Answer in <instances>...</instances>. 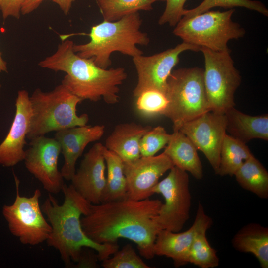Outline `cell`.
<instances>
[{
    "instance_id": "18",
    "label": "cell",
    "mask_w": 268,
    "mask_h": 268,
    "mask_svg": "<svg viewBox=\"0 0 268 268\" xmlns=\"http://www.w3.org/2000/svg\"><path fill=\"white\" fill-rule=\"evenodd\" d=\"M105 131L104 125L80 126L56 132L55 139L59 143L64 162L61 169L64 179L71 180L76 172L75 165L87 145L99 140Z\"/></svg>"
},
{
    "instance_id": "3",
    "label": "cell",
    "mask_w": 268,
    "mask_h": 268,
    "mask_svg": "<svg viewBox=\"0 0 268 268\" xmlns=\"http://www.w3.org/2000/svg\"><path fill=\"white\" fill-rule=\"evenodd\" d=\"M74 43L65 40L52 55L40 61L42 68L66 73L62 83L83 101L96 102L101 99L108 104L119 102V86L127 78L124 68L103 69L91 59L80 57L73 51Z\"/></svg>"
},
{
    "instance_id": "37",
    "label": "cell",
    "mask_w": 268,
    "mask_h": 268,
    "mask_svg": "<svg viewBox=\"0 0 268 268\" xmlns=\"http://www.w3.org/2000/svg\"><path fill=\"white\" fill-rule=\"evenodd\" d=\"M7 71V64L6 62L3 59L1 53L0 51V72Z\"/></svg>"
},
{
    "instance_id": "22",
    "label": "cell",
    "mask_w": 268,
    "mask_h": 268,
    "mask_svg": "<svg viewBox=\"0 0 268 268\" xmlns=\"http://www.w3.org/2000/svg\"><path fill=\"white\" fill-rule=\"evenodd\" d=\"M237 251L252 254L262 268H268V228L257 223L242 227L232 240Z\"/></svg>"
},
{
    "instance_id": "7",
    "label": "cell",
    "mask_w": 268,
    "mask_h": 268,
    "mask_svg": "<svg viewBox=\"0 0 268 268\" xmlns=\"http://www.w3.org/2000/svg\"><path fill=\"white\" fill-rule=\"evenodd\" d=\"M234 9L208 10L191 17H182L173 33L183 42L215 51L229 50L227 43L245 34V29L233 21Z\"/></svg>"
},
{
    "instance_id": "28",
    "label": "cell",
    "mask_w": 268,
    "mask_h": 268,
    "mask_svg": "<svg viewBox=\"0 0 268 268\" xmlns=\"http://www.w3.org/2000/svg\"><path fill=\"white\" fill-rule=\"evenodd\" d=\"M220 7L224 9H233L240 7L257 11L268 16V10L261 2L252 0H203L198 6L191 9H185L182 17L188 18L202 13L210 9Z\"/></svg>"
},
{
    "instance_id": "2",
    "label": "cell",
    "mask_w": 268,
    "mask_h": 268,
    "mask_svg": "<svg viewBox=\"0 0 268 268\" xmlns=\"http://www.w3.org/2000/svg\"><path fill=\"white\" fill-rule=\"evenodd\" d=\"M62 204L49 193L41 207L51 225L52 231L47 239L48 245L57 250L66 266L79 261L84 248L97 252L99 261L113 255L118 243L99 244L91 240L83 231L81 217L89 211L91 203L79 194L70 184H64Z\"/></svg>"
},
{
    "instance_id": "25",
    "label": "cell",
    "mask_w": 268,
    "mask_h": 268,
    "mask_svg": "<svg viewBox=\"0 0 268 268\" xmlns=\"http://www.w3.org/2000/svg\"><path fill=\"white\" fill-rule=\"evenodd\" d=\"M253 155L246 144L226 134L222 143L219 165L216 174L234 176L243 163Z\"/></svg>"
},
{
    "instance_id": "27",
    "label": "cell",
    "mask_w": 268,
    "mask_h": 268,
    "mask_svg": "<svg viewBox=\"0 0 268 268\" xmlns=\"http://www.w3.org/2000/svg\"><path fill=\"white\" fill-rule=\"evenodd\" d=\"M208 229L199 231L191 245L188 263L201 268H213L219 265V259L216 251L209 244L206 236Z\"/></svg>"
},
{
    "instance_id": "8",
    "label": "cell",
    "mask_w": 268,
    "mask_h": 268,
    "mask_svg": "<svg viewBox=\"0 0 268 268\" xmlns=\"http://www.w3.org/2000/svg\"><path fill=\"white\" fill-rule=\"evenodd\" d=\"M204 59L203 81L210 111L224 114L235 106L234 94L241 78L230 50L215 51L201 47Z\"/></svg>"
},
{
    "instance_id": "13",
    "label": "cell",
    "mask_w": 268,
    "mask_h": 268,
    "mask_svg": "<svg viewBox=\"0 0 268 268\" xmlns=\"http://www.w3.org/2000/svg\"><path fill=\"white\" fill-rule=\"evenodd\" d=\"M226 127L224 114L209 111L185 123L179 129L203 152L215 174L219 168Z\"/></svg>"
},
{
    "instance_id": "26",
    "label": "cell",
    "mask_w": 268,
    "mask_h": 268,
    "mask_svg": "<svg viewBox=\"0 0 268 268\" xmlns=\"http://www.w3.org/2000/svg\"><path fill=\"white\" fill-rule=\"evenodd\" d=\"M165 0H97L104 20L115 21L140 10L150 11L152 4Z\"/></svg>"
},
{
    "instance_id": "5",
    "label": "cell",
    "mask_w": 268,
    "mask_h": 268,
    "mask_svg": "<svg viewBox=\"0 0 268 268\" xmlns=\"http://www.w3.org/2000/svg\"><path fill=\"white\" fill-rule=\"evenodd\" d=\"M29 100L31 117L27 138L31 140L47 133L86 125L89 116L78 115L76 107L83 100L62 84L50 92L36 89Z\"/></svg>"
},
{
    "instance_id": "9",
    "label": "cell",
    "mask_w": 268,
    "mask_h": 268,
    "mask_svg": "<svg viewBox=\"0 0 268 268\" xmlns=\"http://www.w3.org/2000/svg\"><path fill=\"white\" fill-rule=\"evenodd\" d=\"M16 184V197L13 203L4 205L2 213L6 220L10 233L24 245L35 246L48 238L52 228L45 219L39 199L41 193L35 190L30 197L21 196L19 193V181L14 174Z\"/></svg>"
},
{
    "instance_id": "16",
    "label": "cell",
    "mask_w": 268,
    "mask_h": 268,
    "mask_svg": "<svg viewBox=\"0 0 268 268\" xmlns=\"http://www.w3.org/2000/svg\"><path fill=\"white\" fill-rule=\"evenodd\" d=\"M212 220L205 212L203 205L199 202L195 220L192 226L182 232L160 230L154 244L155 255L171 258L175 267L188 264V255L192 243L197 233L203 228L209 229Z\"/></svg>"
},
{
    "instance_id": "14",
    "label": "cell",
    "mask_w": 268,
    "mask_h": 268,
    "mask_svg": "<svg viewBox=\"0 0 268 268\" xmlns=\"http://www.w3.org/2000/svg\"><path fill=\"white\" fill-rule=\"evenodd\" d=\"M174 166L164 152L149 157L141 156L130 162H124L127 183V199L141 201L153 195L152 190L160 178Z\"/></svg>"
},
{
    "instance_id": "36",
    "label": "cell",
    "mask_w": 268,
    "mask_h": 268,
    "mask_svg": "<svg viewBox=\"0 0 268 268\" xmlns=\"http://www.w3.org/2000/svg\"><path fill=\"white\" fill-rule=\"evenodd\" d=\"M45 0H50L56 3L64 13L67 15L71 9L72 3L76 0H42V2Z\"/></svg>"
},
{
    "instance_id": "17",
    "label": "cell",
    "mask_w": 268,
    "mask_h": 268,
    "mask_svg": "<svg viewBox=\"0 0 268 268\" xmlns=\"http://www.w3.org/2000/svg\"><path fill=\"white\" fill-rule=\"evenodd\" d=\"M14 118L6 137L0 144V165L13 167L24 160V146L31 117L28 92H18Z\"/></svg>"
},
{
    "instance_id": "33",
    "label": "cell",
    "mask_w": 268,
    "mask_h": 268,
    "mask_svg": "<svg viewBox=\"0 0 268 268\" xmlns=\"http://www.w3.org/2000/svg\"><path fill=\"white\" fill-rule=\"evenodd\" d=\"M24 0H0V10L4 19L9 16L19 19Z\"/></svg>"
},
{
    "instance_id": "15",
    "label": "cell",
    "mask_w": 268,
    "mask_h": 268,
    "mask_svg": "<svg viewBox=\"0 0 268 268\" xmlns=\"http://www.w3.org/2000/svg\"><path fill=\"white\" fill-rule=\"evenodd\" d=\"M104 147L100 142L94 144L70 180L76 191L92 204L102 202L106 185Z\"/></svg>"
},
{
    "instance_id": "29",
    "label": "cell",
    "mask_w": 268,
    "mask_h": 268,
    "mask_svg": "<svg viewBox=\"0 0 268 268\" xmlns=\"http://www.w3.org/2000/svg\"><path fill=\"white\" fill-rule=\"evenodd\" d=\"M136 99L137 110L148 117L164 115L168 102L165 94L154 89L142 92Z\"/></svg>"
},
{
    "instance_id": "1",
    "label": "cell",
    "mask_w": 268,
    "mask_h": 268,
    "mask_svg": "<svg viewBox=\"0 0 268 268\" xmlns=\"http://www.w3.org/2000/svg\"><path fill=\"white\" fill-rule=\"evenodd\" d=\"M158 199H125L91 204L81 217L85 234L99 244L117 243L120 238L135 243L140 254L149 260L155 256V242L160 230L155 218L162 204Z\"/></svg>"
},
{
    "instance_id": "35",
    "label": "cell",
    "mask_w": 268,
    "mask_h": 268,
    "mask_svg": "<svg viewBox=\"0 0 268 268\" xmlns=\"http://www.w3.org/2000/svg\"><path fill=\"white\" fill-rule=\"evenodd\" d=\"M42 2V0H24L21 13L22 15L31 13L38 8Z\"/></svg>"
},
{
    "instance_id": "19",
    "label": "cell",
    "mask_w": 268,
    "mask_h": 268,
    "mask_svg": "<svg viewBox=\"0 0 268 268\" xmlns=\"http://www.w3.org/2000/svg\"><path fill=\"white\" fill-rule=\"evenodd\" d=\"M152 127L134 122L116 125L105 140V147L118 155L124 162L141 157L139 143L142 136Z\"/></svg>"
},
{
    "instance_id": "12",
    "label": "cell",
    "mask_w": 268,
    "mask_h": 268,
    "mask_svg": "<svg viewBox=\"0 0 268 268\" xmlns=\"http://www.w3.org/2000/svg\"><path fill=\"white\" fill-rule=\"evenodd\" d=\"M25 150V168L42 185L49 193L57 194L62 191L64 178L58 169L61 147L55 138L45 135L31 140Z\"/></svg>"
},
{
    "instance_id": "21",
    "label": "cell",
    "mask_w": 268,
    "mask_h": 268,
    "mask_svg": "<svg viewBox=\"0 0 268 268\" xmlns=\"http://www.w3.org/2000/svg\"><path fill=\"white\" fill-rule=\"evenodd\" d=\"M197 150L192 141L178 130L173 131L163 152L174 166L189 172L196 179L201 180L203 178V172Z\"/></svg>"
},
{
    "instance_id": "34",
    "label": "cell",
    "mask_w": 268,
    "mask_h": 268,
    "mask_svg": "<svg viewBox=\"0 0 268 268\" xmlns=\"http://www.w3.org/2000/svg\"><path fill=\"white\" fill-rule=\"evenodd\" d=\"M97 255H95L91 251L85 252L82 250L81 255L77 266L80 268H97Z\"/></svg>"
},
{
    "instance_id": "31",
    "label": "cell",
    "mask_w": 268,
    "mask_h": 268,
    "mask_svg": "<svg viewBox=\"0 0 268 268\" xmlns=\"http://www.w3.org/2000/svg\"><path fill=\"white\" fill-rule=\"evenodd\" d=\"M171 134L167 132L164 127L158 126L151 128L141 137L139 143L141 156H154L168 143Z\"/></svg>"
},
{
    "instance_id": "10",
    "label": "cell",
    "mask_w": 268,
    "mask_h": 268,
    "mask_svg": "<svg viewBox=\"0 0 268 268\" xmlns=\"http://www.w3.org/2000/svg\"><path fill=\"white\" fill-rule=\"evenodd\" d=\"M164 198L155 221L160 230L178 232L189 218L191 195L187 173L173 166L168 175L158 182L152 190Z\"/></svg>"
},
{
    "instance_id": "24",
    "label": "cell",
    "mask_w": 268,
    "mask_h": 268,
    "mask_svg": "<svg viewBox=\"0 0 268 268\" xmlns=\"http://www.w3.org/2000/svg\"><path fill=\"white\" fill-rule=\"evenodd\" d=\"M107 175L103 202L127 199V183L124 172V162L114 152L104 147Z\"/></svg>"
},
{
    "instance_id": "6",
    "label": "cell",
    "mask_w": 268,
    "mask_h": 268,
    "mask_svg": "<svg viewBox=\"0 0 268 268\" xmlns=\"http://www.w3.org/2000/svg\"><path fill=\"white\" fill-rule=\"evenodd\" d=\"M168 105L164 115L173 131L185 123L210 111L203 81V69L181 68L172 71L167 81Z\"/></svg>"
},
{
    "instance_id": "4",
    "label": "cell",
    "mask_w": 268,
    "mask_h": 268,
    "mask_svg": "<svg viewBox=\"0 0 268 268\" xmlns=\"http://www.w3.org/2000/svg\"><path fill=\"white\" fill-rule=\"evenodd\" d=\"M142 23L138 12L124 16L115 21L104 20L92 27L90 41L75 44L73 51L79 56L91 59L99 67L107 69L114 52L132 58L143 55L137 45L146 46L150 42L147 34L140 29Z\"/></svg>"
},
{
    "instance_id": "30",
    "label": "cell",
    "mask_w": 268,
    "mask_h": 268,
    "mask_svg": "<svg viewBox=\"0 0 268 268\" xmlns=\"http://www.w3.org/2000/svg\"><path fill=\"white\" fill-rule=\"evenodd\" d=\"M112 257L102 261L104 268H151L137 254L131 244L125 245L118 250Z\"/></svg>"
},
{
    "instance_id": "32",
    "label": "cell",
    "mask_w": 268,
    "mask_h": 268,
    "mask_svg": "<svg viewBox=\"0 0 268 268\" xmlns=\"http://www.w3.org/2000/svg\"><path fill=\"white\" fill-rule=\"evenodd\" d=\"M187 0H165L166 7L158 24L160 25L168 24L171 27H175L183 16L184 6Z\"/></svg>"
},
{
    "instance_id": "20",
    "label": "cell",
    "mask_w": 268,
    "mask_h": 268,
    "mask_svg": "<svg viewBox=\"0 0 268 268\" xmlns=\"http://www.w3.org/2000/svg\"><path fill=\"white\" fill-rule=\"evenodd\" d=\"M226 131L234 138L246 144L253 139L268 140V115L251 116L234 107L225 113Z\"/></svg>"
},
{
    "instance_id": "11",
    "label": "cell",
    "mask_w": 268,
    "mask_h": 268,
    "mask_svg": "<svg viewBox=\"0 0 268 268\" xmlns=\"http://www.w3.org/2000/svg\"><path fill=\"white\" fill-rule=\"evenodd\" d=\"M201 47L182 42L173 48L151 56L141 55L133 58L137 75V84L133 90L136 98L142 92L149 89L158 90L165 94L167 81L173 68L179 62V56L186 51L197 52Z\"/></svg>"
},
{
    "instance_id": "23",
    "label": "cell",
    "mask_w": 268,
    "mask_h": 268,
    "mask_svg": "<svg viewBox=\"0 0 268 268\" xmlns=\"http://www.w3.org/2000/svg\"><path fill=\"white\" fill-rule=\"evenodd\" d=\"M234 176L244 189L262 199L268 198V172L253 155L243 163Z\"/></svg>"
}]
</instances>
